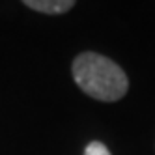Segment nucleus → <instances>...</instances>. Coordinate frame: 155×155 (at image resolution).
<instances>
[{
    "label": "nucleus",
    "instance_id": "2",
    "mask_svg": "<svg viewBox=\"0 0 155 155\" xmlns=\"http://www.w3.org/2000/svg\"><path fill=\"white\" fill-rule=\"evenodd\" d=\"M77 0H23V4L30 9L47 15H62L75 6Z\"/></svg>",
    "mask_w": 155,
    "mask_h": 155
},
{
    "label": "nucleus",
    "instance_id": "3",
    "mask_svg": "<svg viewBox=\"0 0 155 155\" xmlns=\"http://www.w3.org/2000/svg\"><path fill=\"white\" fill-rule=\"evenodd\" d=\"M84 155H110V151H108V148L105 146L103 142L94 140V142H90V144L86 146Z\"/></svg>",
    "mask_w": 155,
    "mask_h": 155
},
{
    "label": "nucleus",
    "instance_id": "1",
    "mask_svg": "<svg viewBox=\"0 0 155 155\" xmlns=\"http://www.w3.org/2000/svg\"><path fill=\"white\" fill-rule=\"evenodd\" d=\"M73 79L86 95L99 101H118L129 90L124 69L110 58L90 51L73 60Z\"/></svg>",
    "mask_w": 155,
    "mask_h": 155
}]
</instances>
